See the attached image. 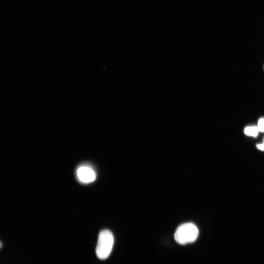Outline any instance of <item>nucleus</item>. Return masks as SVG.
<instances>
[{"mask_svg":"<svg viewBox=\"0 0 264 264\" xmlns=\"http://www.w3.org/2000/svg\"><path fill=\"white\" fill-rule=\"evenodd\" d=\"M257 127L259 131L264 132V118H261L259 120Z\"/></svg>","mask_w":264,"mask_h":264,"instance_id":"obj_5","label":"nucleus"},{"mask_svg":"<svg viewBox=\"0 0 264 264\" xmlns=\"http://www.w3.org/2000/svg\"><path fill=\"white\" fill-rule=\"evenodd\" d=\"M198 235V230L195 224L185 223L178 227L175 233L174 238L179 244H185L194 242Z\"/></svg>","mask_w":264,"mask_h":264,"instance_id":"obj_2","label":"nucleus"},{"mask_svg":"<svg viewBox=\"0 0 264 264\" xmlns=\"http://www.w3.org/2000/svg\"><path fill=\"white\" fill-rule=\"evenodd\" d=\"M257 146L259 150L264 151V140L263 143L258 144Z\"/></svg>","mask_w":264,"mask_h":264,"instance_id":"obj_6","label":"nucleus"},{"mask_svg":"<svg viewBox=\"0 0 264 264\" xmlns=\"http://www.w3.org/2000/svg\"><path fill=\"white\" fill-rule=\"evenodd\" d=\"M259 131L258 127L255 126L247 127L245 128L244 131L246 135L254 137L258 135Z\"/></svg>","mask_w":264,"mask_h":264,"instance_id":"obj_4","label":"nucleus"},{"mask_svg":"<svg viewBox=\"0 0 264 264\" xmlns=\"http://www.w3.org/2000/svg\"><path fill=\"white\" fill-rule=\"evenodd\" d=\"M113 242V236L110 231L104 230L99 233L96 247V254L99 259L104 260L109 256Z\"/></svg>","mask_w":264,"mask_h":264,"instance_id":"obj_1","label":"nucleus"},{"mask_svg":"<svg viewBox=\"0 0 264 264\" xmlns=\"http://www.w3.org/2000/svg\"><path fill=\"white\" fill-rule=\"evenodd\" d=\"M77 175L79 179L84 183L92 182L96 177L93 170L87 166H82L79 168L77 171Z\"/></svg>","mask_w":264,"mask_h":264,"instance_id":"obj_3","label":"nucleus"},{"mask_svg":"<svg viewBox=\"0 0 264 264\" xmlns=\"http://www.w3.org/2000/svg\"></svg>","mask_w":264,"mask_h":264,"instance_id":"obj_7","label":"nucleus"}]
</instances>
